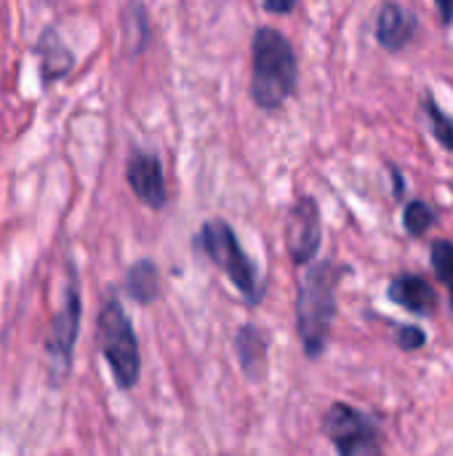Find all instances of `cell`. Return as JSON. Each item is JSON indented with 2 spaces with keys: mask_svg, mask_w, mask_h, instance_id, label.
I'll list each match as a JSON object with an SVG mask.
<instances>
[{
  "mask_svg": "<svg viewBox=\"0 0 453 456\" xmlns=\"http://www.w3.org/2000/svg\"><path fill=\"white\" fill-rule=\"evenodd\" d=\"M251 99L262 110H278L296 88L299 64L286 35L272 27L254 32L251 45Z\"/></svg>",
  "mask_w": 453,
  "mask_h": 456,
  "instance_id": "6da1fadb",
  "label": "cell"
},
{
  "mask_svg": "<svg viewBox=\"0 0 453 456\" xmlns=\"http://www.w3.org/2000/svg\"><path fill=\"white\" fill-rule=\"evenodd\" d=\"M342 267L320 262L310 267L299 283L296 297V323L299 337L310 358H318L326 347L331 321L336 315V286L342 281Z\"/></svg>",
  "mask_w": 453,
  "mask_h": 456,
  "instance_id": "7a4b0ae2",
  "label": "cell"
},
{
  "mask_svg": "<svg viewBox=\"0 0 453 456\" xmlns=\"http://www.w3.org/2000/svg\"><path fill=\"white\" fill-rule=\"evenodd\" d=\"M99 347L112 369L117 387L131 390L139 382L142 358H139V342L131 329V321L117 299H109L99 313Z\"/></svg>",
  "mask_w": 453,
  "mask_h": 456,
  "instance_id": "3957f363",
  "label": "cell"
},
{
  "mask_svg": "<svg viewBox=\"0 0 453 456\" xmlns=\"http://www.w3.org/2000/svg\"><path fill=\"white\" fill-rule=\"evenodd\" d=\"M200 246L206 248V254L227 273V278L238 286V291L248 299V302H259L262 289H259V275L254 262L246 256V251L240 248L232 227L224 219H211L203 232H200Z\"/></svg>",
  "mask_w": 453,
  "mask_h": 456,
  "instance_id": "277c9868",
  "label": "cell"
},
{
  "mask_svg": "<svg viewBox=\"0 0 453 456\" xmlns=\"http://www.w3.org/2000/svg\"><path fill=\"white\" fill-rule=\"evenodd\" d=\"M323 428L339 456H379V438L371 419L347 403H334Z\"/></svg>",
  "mask_w": 453,
  "mask_h": 456,
  "instance_id": "5b68a950",
  "label": "cell"
},
{
  "mask_svg": "<svg viewBox=\"0 0 453 456\" xmlns=\"http://www.w3.org/2000/svg\"><path fill=\"white\" fill-rule=\"evenodd\" d=\"M286 243L296 265H307L320 248V211L312 198H299L286 219Z\"/></svg>",
  "mask_w": 453,
  "mask_h": 456,
  "instance_id": "8992f818",
  "label": "cell"
},
{
  "mask_svg": "<svg viewBox=\"0 0 453 456\" xmlns=\"http://www.w3.org/2000/svg\"><path fill=\"white\" fill-rule=\"evenodd\" d=\"M77 326H80V289L72 281L64 291V305L59 315L51 323V339H48V353L53 358V369L59 374H67L69 361H72V347L77 339Z\"/></svg>",
  "mask_w": 453,
  "mask_h": 456,
  "instance_id": "52a82bcc",
  "label": "cell"
},
{
  "mask_svg": "<svg viewBox=\"0 0 453 456\" xmlns=\"http://www.w3.org/2000/svg\"><path fill=\"white\" fill-rule=\"evenodd\" d=\"M125 179L133 190V195L147 203L150 208H163L166 206V179H163V166L155 155L150 152H142L136 150L131 158H128V166H125Z\"/></svg>",
  "mask_w": 453,
  "mask_h": 456,
  "instance_id": "ba28073f",
  "label": "cell"
},
{
  "mask_svg": "<svg viewBox=\"0 0 453 456\" xmlns=\"http://www.w3.org/2000/svg\"><path fill=\"white\" fill-rule=\"evenodd\" d=\"M414 35H417V16L411 11H406L400 3L387 0L379 8V16H376V40H379V45L398 53L414 40Z\"/></svg>",
  "mask_w": 453,
  "mask_h": 456,
  "instance_id": "9c48e42d",
  "label": "cell"
},
{
  "mask_svg": "<svg viewBox=\"0 0 453 456\" xmlns=\"http://www.w3.org/2000/svg\"><path fill=\"white\" fill-rule=\"evenodd\" d=\"M390 299L417 315H430L435 310V291L422 275H398L390 283Z\"/></svg>",
  "mask_w": 453,
  "mask_h": 456,
  "instance_id": "30bf717a",
  "label": "cell"
},
{
  "mask_svg": "<svg viewBox=\"0 0 453 456\" xmlns=\"http://www.w3.org/2000/svg\"><path fill=\"white\" fill-rule=\"evenodd\" d=\"M35 53L40 59V77L45 86L53 80H61L72 69V53L67 51V45L59 40V35L51 27L43 29L40 40L35 43Z\"/></svg>",
  "mask_w": 453,
  "mask_h": 456,
  "instance_id": "8fae6325",
  "label": "cell"
},
{
  "mask_svg": "<svg viewBox=\"0 0 453 456\" xmlns=\"http://www.w3.org/2000/svg\"><path fill=\"white\" fill-rule=\"evenodd\" d=\"M238 358L246 369V374L251 379L262 377L264 371V363H267V337L256 329V326H243L238 331Z\"/></svg>",
  "mask_w": 453,
  "mask_h": 456,
  "instance_id": "7c38bea8",
  "label": "cell"
},
{
  "mask_svg": "<svg viewBox=\"0 0 453 456\" xmlns=\"http://www.w3.org/2000/svg\"><path fill=\"white\" fill-rule=\"evenodd\" d=\"M125 289L128 294L139 302V305H150L158 299V291H160V281H158V270L150 259H142L136 262L131 270H128V278H125Z\"/></svg>",
  "mask_w": 453,
  "mask_h": 456,
  "instance_id": "4fadbf2b",
  "label": "cell"
},
{
  "mask_svg": "<svg viewBox=\"0 0 453 456\" xmlns=\"http://www.w3.org/2000/svg\"><path fill=\"white\" fill-rule=\"evenodd\" d=\"M422 107H425V112H427V118H430V123H433V134H435V139L446 147V150H453V120L438 107V102L433 99V96H425V102H422Z\"/></svg>",
  "mask_w": 453,
  "mask_h": 456,
  "instance_id": "5bb4252c",
  "label": "cell"
},
{
  "mask_svg": "<svg viewBox=\"0 0 453 456\" xmlns=\"http://www.w3.org/2000/svg\"><path fill=\"white\" fill-rule=\"evenodd\" d=\"M433 267L438 281L449 289L453 305V243L451 240H435L433 243Z\"/></svg>",
  "mask_w": 453,
  "mask_h": 456,
  "instance_id": "9a60e30c",
  "label": "cell"
},
{
  "mask_svg": "<svg viewBox=\"0 0 453 456\" xmlns=\"http://www.w3.org/2000/svg\"><path fill=\"white\" fill-rule=\"evenodd\" d=\"M435 222V211L425 203V200H411L406 206V214H403V224L406 230L414 235V238H422Z\"/></svg>",
  "mask_w": 453,
  "mask_h": 456,
  "instance_id": "2e32d148",
  "label": "cell"
},
{
  "mask_svg": "<svg viewBox=\"0 0 453 456\" xmlns=\"http://www.w3.org/2000/svg\"><path fill=\"white\" fill-rule=\"evenodd\" d=\"M425 342H427V337H425V331L417 329V326H406V329H400V334H398V345H400L403 350H419Z\"/></svg>",
  "mask_w": 453,
  "mask_h": 456,
  "instance_id": "e0dca14e",
  "label": "cell"
},
{
  "mask_svg": "<svg viewBox=\"0 0 453 456\" xmlns=\"http://www.w3.org/2000/svg\"><path fill=\"white\" fill-rule=\"evenodd\" d=\"M296 5V0H264V8L272 13H288Z\"/></svg>",
  "mask_w": 453,
  "mask_h": 456,
  "instance_id": "ac0fdd59",
  "label": "cell"
},
{
  "mask_svg": "<svg viewBox=\"0 0 453 456\" xmlns=\"http://www.w3.org/2000/svg\"><path fill=\"white\" fill-rule=\"evenodd\" d=\"M443 16V24H453V0H435Z\"/></svg>",
  "mask_w": 453,
  "mask_h": 456,
  "instance_id": "d6986e66",
  "label": "cell"
}]
</instances>
